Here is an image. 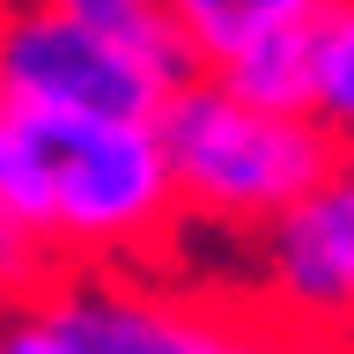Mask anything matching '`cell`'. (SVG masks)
<instances>
[{
  "label": "cell",
  "mask_w": 354,
  "mask_h": 354,
  "mask_svg": "<svg viewBox=\"0 0 354 354\" xmlns=\"http://www.w3.org/2000/svg\"><path fill=\"white\" fill-rule=\"evenodd\" d=\"M52 8H66V15L96 22V30H111V37L126 44H148V52H177L170 22H162V0H52ZM185 59V52H177Z\"/></svg>",
  "instance_id": "8"
},
{
  "label": "cell",
  "mask_w": 354,
  "mask_h": 354,
  "mask_svg": "<svg viewBox=\"0 0 354 354\" xmlns=\"http://www.w3.org/2000/svg\"><path fill=\"white\" fill-rule=\"evenodd\" d=\"M325 8L332 0H162V22H170L185 66H192V74H214L221 59H236L243 44L303 30V22L325 15Z\"/></svg>",
  "instance_id": "6"
},
{
  "label": "cell",
  "mask_w": 354,
  "mask_h": 354,
  "mask_svg": "<svg viewBox=\"0 0 354 354\" xmlns=\"http://www.w3.org/2000/svg\"><path fill=\"white\" fill-rule=\"evenodd\" d=\"M52 273H59V266H52V251H44V243L15 221V207L0 199V303H22V295H37Z\"/></svg>",
  "instance_id": "9"
},
{
  "label": "cell",
  "mask_w": 354,
  "mask_h": 354,
  "mask_svg": "<svg viewBox=\"0 0 354 354\" xmlns=\"http://www.w3.org/2000/svg\"><path fill=\"white\" fill-rule=\"evenodd\" d=\"M303 66H310V111L347 133V118H354V8L347 0H332L325 15H310Z\"/></svg>",
  "instance_id": "7"
},
{
  "label": "cell",
  "mask_w": 354,
  "mask_h": 354,
  "mask_svg": "<svg viewBox=\"0 0 354 354\" xmlns=\"http://www.w3.org/2000/svg\"><path fill=\"white\" fill-rule=\"evenodd\" d=\"M37 303L59 325L66 354H332L303 332H288L273 310L162 288L148 281V266L52 273L37 288Z\"/></svg>",
  "instance_id": "3"
},
{
  "label": "cell",
  "mask_w": 354,
  "mask_h": 354,
  "mask_svg": "<svg viewBox=\"0 0 354 354\" xmlns=\"http://www.w3.org/2000/svg\"><path fill=\"white\" fill-rule=\"evenodd\" d=\"M251 236H259V288H266L259 310H273L288 332L332 347L354 310V185L332 177Z\"/></svg>",
  "instance_id": "5"
},
{
  "label": "cell",
  "mask_w": 354,
  "mask_h": 354,
  "mask_svg": "<svg viewBox=\"0 0 354 354\" xmlns=\"http://www.w3.org/2000/svg\"><path fill=\"white\" fill-rule=\"evenodd\" d=\"M192 66L66 15L52 0H0V111H96L155 118Z\"/></svg>",
  "instance_id": "4"
},
{
  "label": "cell",
  "mask_w": 354,
  "mask_h": 354,
  "mask_svg": "<svg viewBox=\"0 0 354 354\" xmlns=\"http://www.w3.org/2000/svg\"><path fill=\"white\" fill-rule=\"evenodd\" d=\"M155 140H162V162L177 185V214L207 221L221 236H251L281 207L347 177V133L339 126L259 111L229 96L214 74H185L155 104Z\"/></svg>",
  "instance_id": "2"
},
{
  "label": "cell",
  "mask_w": 354,
  "mask_h": 354,
  "mask_svg": "<svg viewBox=\"0 0 354 354\" xmlns=\"http://www.w3.org/2000/svg\"><path fill=\"white\" fill-rule=\"evenodd\" d=\"M0 199L59 273L155 266L185 229L155 118L0 111Z\"/></svg>",
  "instance_id": "1"
}]
</instances>
